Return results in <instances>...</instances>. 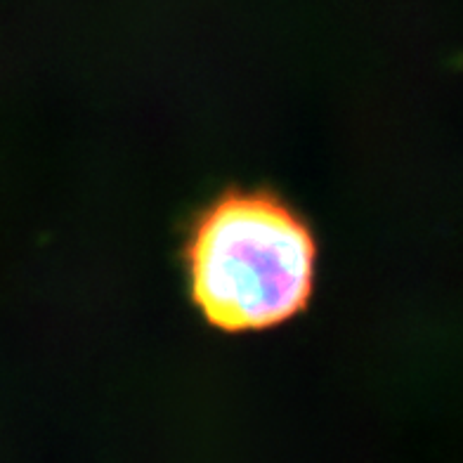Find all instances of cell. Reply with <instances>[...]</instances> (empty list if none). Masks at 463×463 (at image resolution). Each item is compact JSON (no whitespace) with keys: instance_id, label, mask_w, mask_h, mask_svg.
<instances>
[{"instance_id":"6da1fadb","label":"cell","mask_w":463,"mask_h":463,"mask_svg":"<svg viewBox=\"0 0 463 463\" xmlns=\"http://www.w3.org/2000/svg\"><path fill=\"white\" fill-rule=\"evenodd\" d=\"M184 265L192 300L211 326L227 334L265 331L310 303L317 241L284 199L234 189L194 220Z\"/></svg>"}]
</instances>
